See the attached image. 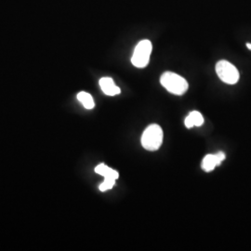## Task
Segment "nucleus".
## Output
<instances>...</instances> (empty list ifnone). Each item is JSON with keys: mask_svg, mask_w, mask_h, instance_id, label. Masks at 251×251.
<instances>
[{"mask_svg": "<svg viewBox=\"0 0 251 251\" xmlns=\"http://www.w3.org/2000/svg\"><path fill=\"white\" fill-rule=\"evenodd\" d=\"M160 83L166 90L174 95H183L188 90V82L175 73H164L161 75Z\"/></svg>", "mask_w": 251, "mask_h": 251, "instance_id": "obj_1", "label": "nucleus"}, {"mask_svg": "<svg viewBox=\"0 0 251 251\" xmlns=\"http://www.w3.org/2000/svg\"><path fill=\"white\" fill-rule=\"evenodd\" d=\"M163 143V130L157 124H152L145 128L142 136V145L147 151H157Z\"/></svg>", "mask_w": 251, "mask_h": 251, "instance_id": "obj_2", "label": "nucleus"}, {"mask_svg": "<svg viewBox=\"0 0 251 251\" xmlns=\"http://www.w3.org/2000/svg\"><path fill=\"white\" fill-rule=\"evenodd\" d=\"M152 42L148 39L142 40L136 46L131 58V63L137 68H144L148 65L152 53Z\"/></svg>", "mask_w": 251, "mask_h": 251, "instance_id": "obj_3", "label": "nucleus"}, {"mask_svg": "<svg viewBox=\"0 0 251 251\" xmlns=\"http://www.w3.org/2000/svg\"><path fill=\"white\" fill-rule=\"evenodd\" d=\"M216 73L220 79L228 85H234L239 80V72L236 67L228 61L222 60L216 64Z\"/></svg>", "mask_w": 251, "mask_h": 251, "instance_id": "obj_4", "label": "nucleus"}, {"mask_svg": "<svg viewBox=\"0 0 251 251\" xmlns=\"http://www.w3.org/2000/svg\"><path fill=\"white\" fill-rule=\"evenodd\" d=\"M99 84L103 93L108 96H116L117 94H120L121 92L120 89L115 84V82L111 77L100 78Z\"/></svg>", "mask_w": 251, "mask_h": 251, "instance_id": "obj_5", "label": "nucleus"}, {"mask_svg": "<svg viewBox=\"0 0 251 251\" xmlns=\"http://www.w3.org/2000/svg\"><path fill=\"white\" fill-rule=\"evenodd\" d=\"M184 124L187 128H192L195 126H201L204 124V117L202 116V114L198 111H193L189 114L188 117L185 118Z\"/></svg>", "mask_w": 251, "mask_h": 251, "instance_id": "obj_6", "label": "nucleus"}, {"mask_svg": "<svg viewBox=\"0 0 251 251\" xmlns=\"http://www.w3.org/2000/svg\"><path fill=\"white\" fill-rule=\"evenodd\" d=\"M222 163L219 161L217 154H207L202 162V169L206 172H210L215 169L216 167L220 166Z\"/></svg>", "mask_w": 251, "mask_h": 251, "instance_id": "obj_7", "label": "nucleus"}, {"mask_svg": "<svg viewBox=\"0 0 251 251\" xmlns=\"http://www.w3.org/2000/svg\"><path fill=\"white\" fill-rule=\"evenodd\" d=\"M95 172L103 176L104 179H117L119 177V174L117 171L110 169L104 164H100L99 166H97L95 169Z\"/></svg>", "mask_w": 251, "mask_h": 251, "instance_id": "obj_8", "label": "nucleus"}, {"mask_svg": "<svg viewBox=\"0 0 251 251\" xmlns=\"http://www.w3.org/2000/svg\"><path fill=\"white\" fill-rule=\"evenodd\" d=\"M77 99L83 104V106L86 109H93L94 108V100L92 96L90 93L85 92V91H81L77 94Z\"/></svg>", "mask_w": 251, "mask_h": 251, "instance_id": "obj_9", "label": "nucleus"}, {"mask_svg": "<svg viewBox=\"0 0 251 251\" xmlns=\"http://www.w3.org/2000/svg\"><path fill=\"white\" fill-rule=\"evenodd\" d=\"M116 183V179H104V181L100 185V190L101 192H105L107 190L113 188Z\"/></svg>", "mask_w": 251, "mask_h": 251, "instance_id": "obj_10", "label": "nucleus"}, {"mask_svg": "<svg viewBox=\"0 0 251 251\" xmlns=\"http://www.w3.org/2000/svg\"><path fill=\"white\" fill-rule=\"evenodd\" d=\"M217 154V157H218V159H219V161L222 162L225 161V157H226V155H225V153L224 152H222V151H220V152H217L216 153Z\"/></svg>", "mask_w": 251, "mask_h": 251, "instance_id": "obj_11", "label": "nucleus"}, {"mask_svg": "<svg viewBox=\"0 0 251 251\" xmlns=\"http://www.w3.org/2000/svg\"><path fill=\"white\" fill-rule=\"evenodd\" d=\"M247 48L249 49V50H251V43H247Z\"/></svg>", "mask_w": 251, "mask_h": 251, "instance_id": "obj_12", "label": "nucleus"}]
</instances>
